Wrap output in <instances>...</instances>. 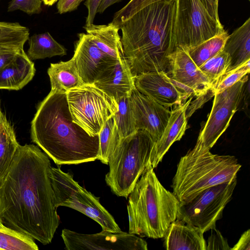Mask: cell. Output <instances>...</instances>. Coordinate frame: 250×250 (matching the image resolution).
<instances>
[{
    "label": "cell",
    "mask_w": 250,
    "mask_h": 250,
    "mask_svg": "<svg viewBox=\"0 0 250 250\" xmlns=\"http://www.w3.org/2000/svg\"><path fill=\"white\" fill-rule=\"evenodd\" d=\"M49 157L37 146L20 145L0 187V218L9 228L43 245L50 243L60 219L53 204Z\"/></svg>",
    "instance_id": "1"
},
{
    "label": "cell",
    "mask_w": 250,
    "mask_h": 250,
    "mask_svg": "<svg viewBox=\"0 0 250 250\" xmlns=\"http://www.w3.org/2000/svg\"><path fill=\"white\" fill-rule=\"evenodd\" d=\"M176 0H140L112 22L121 30L125 57L134 77L164 71L169 76V56L175 50Z\"/></svg>",
    "instance_id": "2"
},
{
    "label": "cell",
    "mask_w": 250,
    "mask_h": 250,
    "mask_svg": "<svg viewBox=\"0 0 250 250\" xmlns=\"http://www.w3.org/2000/svg\"><path fill=\"white\" fill-rule=\"evenodd\" d=\"M31 138L57 165L97 160L99 135L90 136L75 123L66 93L51 90L40 103L31 123Z\"/></svg>",
    "instance_id": "3"
},
{
    "label": "cell",
    "mask_w": 250,
    "mask_h": 250,
    "mask_svg": "<svg viewBox=\"0 0 250 250\" xmlns=\"http://www.w3.org/2000/svg\"><path fill=\"white\" fill-rule=\"evenodd\" d=\"M128 197V233L163 238L177 219L180 203L161 184L150 163Z\"/></svg>",
    "instance_id": "4"
},
{
    "label": "cell",
    "mask_w": 250,
    "mask_h": 250,
    "mask_svg": "<svg viewBox=\"0 0 250 250\" xmlns=\"http://www.w3.org/2000/svg\"><path fill=\"white\" fill-rule=\"evenodd\" d=\"M241 165L231 155L213 154L195 147L180 159L171 187L181 204L203 190L237 178Z\"/></svg>",
    "instance_id": "5"
},
{
    "label": "cell",
    "mask_w": 250,
    "mask_h": 250,
    "mask_svg": "<svg viewBox=\"0 0 250 250\" xmlns=\"http://www.w3.org/2000/svg\"><path fill=\"white\" fill-rule=\"evenodd\" d=\"M155 142L150 134L138 130L120 139L110 154L105 181L111 191L127 198L149 165Z\"/></svg>",
    "instance_id": "6"
},
{
    "label": "cell",
    "mask_w": 250,
    "mask_h": 250,
    "mask_svg": "<svg viewBox=\"0 0 250 250\" xmlns=\"http://www.w3.org/2000/svg\"><path fill=\"white\" fill-rule=\"evenodd\" d=\"M50 178L53 190V204L78 211L98 223L104 230L119 232L121 229L112 215L101 205L99 198L82 187L69 173L51 167Z\"/></svg>",
    "instance_id": "7"
},
{
    "label": "cell",
    "mask_w": 250,
    "mask_h": 250,
    "mask_svg": "<svg viewBox=\"0 0 250 250\" xmlns=\"http://www.w3.org/2000/svg\"><path fill=\"white\" fill-rule=\"evenodd\" d=\"M73 121L90 136H98L118 109L116 101L94 83L83 84L66 92Z\"/></svg>",
    "instance_id": "8"
},
{
    "label": "cell",
    "mask_w": 250,
    "mask_h": 250,
    "mask_svg": "<svg viewBox=\"0 0 250 250\" xmlns=\"http://www.w3.org/2000/svg\"><path fill=\"white\" fill-rule=\"evenodd\" d=\"M225 30L209 14L201 0H176L175 48L194 47Z\"/></svg>",
    "instance_id": "9"
},
{
    "label": "cell",
    "mask_w": 250,
    "mask_h": 250,
    "mask_svg": "<svg viewBox=\"0 0 250 250\" xmlns=\"http://www.w3.org/2000/svg\"><path fill=\"white\" fill-rule=\"evenodd\" d=\"M237 178L209 187L180 205L176 219L199 229L203 232L216 228V222L230 201Z\"/></svg>",
    "instance_id": "10"
},
{
    "label": "cell",
    "mask_w": 250,
    "mask_h": 250,
    "mask_svg": "<svg viewBox=\"0 0 250 250\" xmlns=\"http://www.w3.org/2000/svg\"><path fill=\"white\" fill-rule=\"evenodd\" d=\"M248 81L246 75L231 86L214 95L211 110L201 130L195 148L203 151L210 150L225 131L238 109Z\"/></svg>",
    "instance_id": "11"
},
{
    "label": "cell",
    "mask_w": 250,
    "mask_h": 250,
    "mask_svg": "<svg viewBox=\"0 0 250 250\" xmlns=\"http://www.w3.org/2000/svg\"><path fill=\"white\" fill-rule=\"evenodd\" d=\"M61 237L67 250H147L145 240L122 231L103 230L94 234L80 233L63 229Z\"/></svg>",
    "instance_id": "12"
},
{
    "label": "cell",
    "mask_w": 250,
    "mask_h": 250,
    "mask_svg": "<svg viewBox=\"0 0 250 250\" xmlns=\"http://www.w3.org/2000/svg\"><path fill=\"white\" fill-rule=\"evenodd\" d=\"M134 79L140 93L167 108L181 105L193 95L164 71L142 73Z\"/></svg>",
    "instance_id": "13"
},
{
    "label": "cell",
    "mask_w": 250,
    "mask_h": 250,
    "mask_svg": "<svg viewBox=\"0 0 250 250\" xmlns=\"http://www.w3.org/2000/svg\"><path fill=\"white\" fill-rule=\"evenodd\" d=\"M130 99L137 129L147 132L155 143L162 135L171 111L140 93L136 87Z\"/></svg>",
    "instance_id": "14"
},
{
    "label": "cell",
    "mask_w": 250,
    "mask_h": 250,
    "mask_svg": "<svg viewBox=\"0 0 250 250\" xmlns=\"http://www.w3.org/2000/svg\"><path fill=\"white\" fill-rule=\"evenodd\" d=\"M73 58L83 84L94 83L101 73L116 62L103 53L86 33L78 34Z\"/></svg>",
    "instance_id": "15"
},
{
    "label": "cell",
    "mask_w": 250,
    "mask_h": 250,
    "mask_svg": "<svg viewBox=\"0 0 250 250\" xmlns=\"http://www.w3.org/2000/svg\"><path fill=\"white\" fill-rule=\"evenodd\" d=\"M169 77L184 86L193 95L201 97L208 94L209 92H213L208 78L192 60L186 50L176 48L169 56Z\"/></svg>",
    "instance_id": "16"
},
{
    "label": "cell",
    "mask_w": 250,
    "mask_h": 250,
    "mask_svg": "<svg viewBox=\"0 0 250 250\" xmlns=\"http://www.w3.org/2000/svg\"><path fill=\"white\" fill-rule=\"evenodd\" d=\"M94 84L116 102L130 96L135 88L134 76L125 56L108 66Z\"/></svg>",
    "instance_id": "17"
},
{
    "label": "cell",
    "mask_w": 250,
    "mask_h": 250,
    "mask_svg": "<svg viewBox=\"0 0 250 250\" xmlns=\"http://www.w3.org/2000/svg\"><path fill=\"white\" fill-rule=\"evenodd\" d=\"M191 99L178 105L171 111L167 124L160 138L154 143L149 160L154 168L162 161L171 145L180 141L188 128L186 112Z\"/></svg>",
    "instance_id": "18"
},
{
    "label": "cell",
    "mask_w": 250,
    "mask_h": 250,
    "mask_svg": "<svg viewBox=\"0 0 250 250\" xmlns=\"http://www.w3.org/2000/svg\"><path fill=\"white\" fill-rule=\"evenodd\" d=\"M204 233L197 227L176 219L163 237L164 247L167 250H206Z\"/></svg>",
    "instance_id": "19"
},
{
    "label": "cell",
    "mask_w": 250,
    "mask_h": 250,
    "mask_svg": "<svg viewBox=\"0 0 250 250\" xmlns=\"http://www.w3.org/2000/svg\"><path fill=\"white\" fill-rule=\"evenodd\" d=\"M35 72L34 63L23 49L0 70V89L20 90L32 80Z\"/></svg>",
    "instance_id": "20"
},
{
    "label": "cell",
    "mask_w": 250,
    "mask_h": 250,
    "mask_svg": "<svg viewBox=\"0 0 250 250\" xmlns=\"http://www.w3.org/2000/svg\"><path fill=\"white\" fill-rule=\"evenodd\" d=\"M83 28L105 55L115 61L125 56L120 29L112 21L107 25L85 24Z\"/></svg>",
    "instance_id": "21"
},
{
    "label": "cell",
    "mask_w": 250,
    "mask_h": 250,
    "mask_svg": "<svg viewBox=\"0 0 250 250\" xmlns=\"http://www.w3.org/2000/svg\"><path fill=\"white\" fill-rule=\"evenodd\" d=\"M223 50L228 53L230 58L229 66L226 72L250 60V18L229 35Z\"/></svg>",
    "instance_id": "22"
},
{
    "label": "cell",
    "mask_w": 250,
    "mask_h": 250,
    "mask_svg": "<svg viewBox=\"0 0 250 250\" xmlns=\"http://www.w3.org/2000/svg\"><path fill=\"white\" fill-rule=\"evenodd\" d=\"M47 74L51 90L56 92L66 93L71 89L83 84L73 58L66 62L50 63Z\"/></svg>",
    "instance_id": "23"
},
{
    "label": "cell",
    "mask_w": 250,
    "mask_h": 250,
    "mask_svg": "<svg viewBox=\"0 0 250 250\" xmlns=\"http://www.w3.org/2000/svg\"><path fill=\"white\" fill-rule=\"evenodd\" d=\"M20 144L13 126L0 109V187L7 174Z\"/></svg>",
    "instance_id": "24"
},
{
    "label": "cell",
    "mask_w": 250,
    "mask_h": 250,
    "mask_svg": "<svg viewBox=\"0 0 250 250\" xmlns=\"http://www.w3.org/2000/svg\"><path fill=\"white\" fill-rule=\"evenodd\" d=\"M27 56L32 60L43 59L66 54V49L48 32L34 34L28 39Z\"/></svg>",
    "instance_id": "25"
},
{
    "label": "cell",
    "mask_w": 250,
    "mask_h": 250,
    "mask_svg": "<svg viewBox=\"0 0 250 250\" xmlns=\"http://www.w3.org/2000/svg\"><path fill=\"white\" fill-rule=\"evenodd\" d=\"M229 35L228 32L225 31L221 34L186 50L192 60L199 67L207 61L223 50Z\"/></svg>",
    "instance_id": "26"
},
{
    "label": "cell",
    "mask_w": 250,
    "mask_h": 250,
    "mask_svg": "<svg viewBox=\"0 0 250 250\" xmlns=\"http://www.w3.org/2000/svg\"><path fill=\"white\" fill-rule=\"evenodd\" d=\"M118 109L113 116L115 124L121 139L135 133L136 128L130 96L121 98L116 101Z\"/></svg>",
    "instance_id": "27"
},
{
    "label": "cell",
    "mask_w": 250,
    "mask_h": 250,
    "mask_svg": "<svg viewBox=\"0 0 250 250\" xmlns=\"http://www.w3.org/2000/svg\"><path fill=\"white\" fill-rule=\"evenodd\" d=\"M38 250L34 240L29 236L4 226L0 227V250Z\"/></svg>",
    "instance_id": "28"
},
{
    "label": "cell",
    "mask_w": 250,
    "mask_h": 250,
    "mask_svg": "<svg viewBox=\"0 0 250 250\" xmlns=\"http://www.w3.org/2000/svg\"><path fill=\"white\" fill-rule=\"evenodd\" d=\"M99 154L97 160L108 165L109 156L121 139L113 116L105 122L99 134Z\"/></svg>",
    "instance_id": "29"
},
{
    "label": "cell",
    "mask_w": 250,
    "mask_h": 250,
    "mask_svg": "<svg viewBox=\"0 0 250 250\" xmlns=\"http://www.w3.org/2000/svg\"><path fill=\"white\" fill-rule=\"evenodd\" d=\"M229 64V54L222 50L199 67L208 78L213 93L222 77L227 71Z\"/></svg>",
    "instance_id": "30"
},
{
    "label": "cell",
    "mask_w": 250,
    "mask_h": 250,
    "mask_svg": "<svg viewBox=\"0 0 250 250\" xmlns=\"http://www.w3.org/2000/svg\"><path fill=\"white\" fill-rule=\"evenodd\" d=\"M29 35L28 28L18 22L0 21V46L23 48Z\"/></svg>",
    "instance_id": "31"
},
{
    "label": "cell",
    "mask_w": 250,
    "mask_h": 250,
    "mask_svg": "<svg viewBox=\"0 0 250 250\" xmlns=\"http://www.w3.org/2000/svg\"><path fill=\"white\" fill-rule=\"evenodd\" d=\"M250 60H249L235 69L225 73L215 88L214 94L222 92L249 74L250 70Z\"/></svg>",
    "instance_id": "32"
},
{
    "label": "cell",
    "mask_w": 250,
    "mask_h": 250,
    "mask_svg": "<svg viewBox=\"0 0 250 250\" xmlns=\"http://www.w3.org/2000/svg\"><path fill=\"white\" fill-rule=\"evenodd\" d=\"M42 0H12L8 6V11L20 10L26 14L32 15L41 12Z\"/></svg>",
    "instance_id": "33"
},
{
    "label": "cell",
    "mask_w": 250,
    "mask_h": 250,
    "mask_svg": "<svg viewBox=\"0 0 250 250\" xmlns=\"http://www.w3.org/2000/svg\"><path fill=\"white\" fill-rule=\"evenodd\" d=\"M212 230L207 244L206 250H230L227 240L225 238L221 233L215 228Z\"/></svg>",
    "instance_id": "34"
},
{
    "label": "cell",
    "mask_w": 250,
    "mask_h": 250,
    "mask_svg": "<svg viewBox=\"0 0 250 250\" xmlns=\"http://www.w3.org/2000/svg\"><path fill=\"white\" fill-rule=\"evenodd\" d=\"M23 49L14 46H0V70Z\"/></svg>",
    "instance_id": "35"
},
{
    "label": "cell",
    "mask_w": 250,
    "mask_h": 250,
    "mask_svg": "<svg viewBox=\"0 0 250 250\" xmlns=\"http://www.w3.org/2000/svg\"><path fill=\"white\" fill-rule=\"evenodd\" d=\"M102 0H86L84 4L88 9V15L86 18L85 24H93L98 9Z\"/></svg>",
    "instance_id": "36"
},
{
    "label": "cell",
    "mask_w": 250,
    "mask_h": 250,
    "mask_svg": "<svg viewBox=\"0 0 250 250\" xmlns=\"http://www.w3.org/2000/svg\"><path fill=\"white\" fill-rule=\"evenodd\" d=\"M83 0H59L57 8L60 14L76 10Z\"/></svg>",
    "instance_id": "37"
},
{
    "label": "cell",
    "mask_w": 250,
    "mask_h": 250,
    "mask_svg": "<svg viewBox=\"0 0 250 250\" xmlns=\"http://www.w3.org/2000/svg\"><path fill=\"white\" fill-rule=\"evenodd\" d=\"M201 1L211 17L218 23H221L218 15L219 0H201Z\"/></svg>",
    "instance_id": "38"
},
{
    "label": "cell",
    "mask_w": 250,
    "mask_h": 250,
    "mask_svg": "<svg viewBox=\"0 0 250 250\" xmlns=\"http://www.w3.org/2000/svg\"><path fill=\"white\" fill-rule=\"evenodd\" d=\"M231 250H250V230L249 229L243 232L237 243L230 248Z\"/></svg>",
    "instance_id": "39"
},
{
    "label": "cell",
    "mask_w": 250,
    "mask_h": 250,
    "mask_svg": "<svg viewBox=\"0 0 250 250\" xmlns=\"http://www.w3.org/2000/svg\"><path fill=\"white\" fill-rule=\"evenodd\" d=\"M140 0H130L124 7L115 13L113 19L120 18L128 13L135 7Z\"/></svg>",
    "instance_id": "40"
},
{
    "label": "cell",
    "mask_w": 250,
    "mask_h": 250,
    "mask_svg": "<svg viewBox=\"0 0 250 250\" xmlns=\"http://www.w3.org/2000/svg\"><path fill=\"white\" fill-rule=\"evenodd\" d=\"M122 0H102L98 9L97 12L102 13L110 6L114 3L121 2Z\"/></svg>",
    "instance_id": "41"
},
{
    "label": "cell",
    "mask_w": 250,
    "mask_h": 250,
    "mask_svg": "<svg viewBox=\"0 0 250 250\" xmlns=\"http://www.w3.org/2000/svg\"><path fill=\"white\" fill-rule=\"evenodd\" d=\"M43 3L47 6H51L57 2L58 0H42Z\"/></svg>",
    "instance_id": "42"
},
{
    "label": "cell",
    "mask_w": 250,
    "mask_h": 250,
    "mask_svg": "<svg viewBox=\"0 0 250 250\" xmlns=\"http://www.w3.org/2000/svg\"><path fill=\"white\" fill-rule=\"evenodd\" d=\"M2 225H3V224H2V223L1 221V219L0 218V227Z\"/></svg>",
    "instance_id": "43"
},
{
    "label": "cell",
    "mask_w": 250,
    "mask_h": 250,
    "mask_svg": "<svg viewBox=\"0 0 250 250\" xmlns=\"http://www.w3.org/2000/svg\"><path fill=\"white\" fill-rule=\"evenodd\" d=\"M0 108H1V107H0Z\"/></svg>",
    "instance_id": "44"
},
{
    "label": "cell",
    "mask_w": 250,
    "mask_h": 250,
    "mask_svg": "<svg viewBox=\"0 0 250 250\" xmlns=\"http://www.w3.org/2000/svg\"></svg>",
    "instance_id": "45"
}]
</instances>
